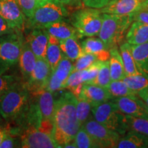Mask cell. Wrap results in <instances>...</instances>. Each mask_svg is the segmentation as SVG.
I'll return each mask as SVG.
<instances>
[{
  "mask_svg": "<svg viewBox=\"0 0 148 148\" xmlns=\"http://www.w3.org/2000/svg\"><path fill=\"white\" fill-rule=\"evenodd\" d=\"M32 97L41 121L40 130L48 132H52V119L54 111L55 100L53 92L43 89L36 93L32 94Z\"/></svg>",
  "mask_w": 148,
  "mask_h": 148,
  "instance_id": "9c48e42d",
  "label": "cell"
},
{
  "mask_svg": "<svg viewBox=\"0 0 148 148\" xmlns=\"http://www.w3.org/2000/svg\"><path fill=\"white\" fill-rule=\"evenodd\" d=\"M21 147V140L20 136L9 134L0 145V148Z\"/></svg>",
  "mask_w": 148,
  "mask_h": 148,
  "instance_id": "74e56055",
  "label": "cell"
},
{
  "mask_svg": "<svg viewBox=\"0 0 148 148\" xmlns=\"http://www.w3.org/2000/svg\"><path fill=\"white\" fill-rule=\"evenodd\" d=\"M101 64V61L97 60L86 69L78 71L79 76L82 83L88 82L93 79L97 75Z\"/></svg>",
  "mask_w": 148,
  "mask_h": 148,
  "instance_id": "e575fe53",
  "label": "cell"
},
{
  "mask_svg": "<svg viewBox=\"0 0 148 148\" xmlns=\"http://www.w3.org/2000/svg\"><path fill=\"white\" fill-rule=\"evenodd\" d=\"M98 60L94 55L88 53H84L75 60L73 64V71H81L91 65L92 63Z\"/></svg>",
  "mask_w": 148,
  "mask_h": 148,
  "instance_id": "d590c367",
  "label": "cell"
},
{
  "mask_svg": "<svg viewBox=\"0 0 148 148\" xmlns=\"http://www.w3.org/2000/svg\"><path fill=\"white\" fill-rule=\"evenodd\" d=\"M77 101L71 91L64 92L55 101L51 134L59 147L73 141L81 127L76 116Z\"/></svg>",
  "mask_w": 148,
  "mask_h": 148,
  "instance_id": "6da1fadb",
  "label": "cell"
},
{
  "mask_svg": "<svg viewBox=\"0 0 148 148\" xmlns=\"http://www.w3.org/2000/svg\"><path fill=\"white\" fill-rule=\"evenodd\" d=\"M37 3H38V5L41 4V3H42L43 2H45V1H47V0H36Z\"/></svg>",
  "mask_w": 148,
  "mask_h": 148,
  "instance_id": "7dc6e473",
  "label": "cell"
},
{
  "mask_svg": "<svg viewBox=\"0 0 148 148\" xmlns=\"http://www.w3.org/2000/svg\"><path fill=\"white\" fill-rule=\"evenodd\" d=\"M111 82V77L109 69V61H101V64L96 77L86 84H91L97 86L107 88Z\"/></svg>",
  "mask_w": 148,
  "mask_h": 148,
  "instance_id": "f1b7e54d",
  "label": "cell"
},
{
  "mask_svg": "<svg viewBox=\"0 0 148 148\" xmlns=\"http://www.w3.org/2000/svg\"><path fill=\"white\" fill-rule=\"evenodd\" d=\"M64 5H73L74 3L78 2L77 0H60Z\"/></svg>",
  "mask_w": 148,
  "mask_h": 148,
  "instance_id": "ee69618b",
  "label": "cell"
},
{
  "mask_svg": "<svg viewBox=\"0 0 148 148\" xmlns=\"http://www.w3.org/2000/svg\"><path fill=\"white\" fill-rule=\"evenodd\" d=\"M70 21L77 30L79 37L95 36L100 31L102 13L99 9L87 7L74 12Z\"/></svg>",
  "mask_w": 148,
  "mask_h": 148,
  "instance_id": "52a82bcc",
  "label": "cell"
},
{
  "mask_svg": "<svg viewBox=\"0 0 148 148\" xmlns=\"http://www.w3.org/2000/svg\"><path fill=\"white\" fill-rule=\"evenodd\" d=\"M131 48L138 70L148 79V42L131 45Z\"/></svg>",
  "mask_w": 148,
  "mask_h": 148,
  "instance_id": "484cf974",
  "label": "cell"
},
{
  "mask_svg": "<svg viewBox=\"0 0 148 148\" xmlns=\"http://www.w3.org/2000/svg\"><path fill=\"white\" fill-rule=\"evenodd\" d=\"M110 56L108 61L111 81L121 80L126 76V74L121 53L117 48L110 49Z\"/></svg>",
  "mask_w": 148,
  "mask_h": 148,
  "instance_id": "603a6c76",
  "label": "cell"
},
{
  "mask_svg": "<svg viewBox=\"0 0 148 148\" xmlns=\"http://www.w3.org/2000/svg\"><path fill=\"white\" fill-rule=\"evenodd\" d=\"M3 120H4V119H3L2 116H1V113H0V127H1V126H2V125H3Z\"/></svg>",
  "mask_w": 148,
  "mask_h": 148,
  "instance_id": "bcb514c9",
  "label": "cell"
},
{
  "mask_svg": "<svg viewBox=\"0 0 148 148\" xmlns=\"http://www.w3.org/2000/svg\"><path fill=\"white\" fill-rule=\"evenodd\" d=\"M132 22V14L102 13V23L98 34L99 38L109 49L117 48L123 42Z\"/></svg>",
  "mask_w": 148,
  "mask_h": 148,
  "instance_id": "3957f363",
  "label": "cell"
},
{
  "mask_svg": "<svg viewBox=\"0 0 148 148\" xmlns=\"http://www.w3.org/2000/svg\"><path fill=\"white\" fill-rule=\"evenodd\" d=\"M23 148H58L50 132L36 127H27L20 135Z\"/></svg>",
  "mask_w": 148,
  "mask_h": 148,
  "instance_id": "30bf717a",
  "label": "cell"
},
{
  "mask_svg": "<svg viewBox=\"0 0 148 148\" xmlns=\"http://www.w3.org/2000/svg\"><path fill=\"white\" fill-rule=\"evenodd\" d=\"M26 41L37 58H45L49 34L41 27L29 28Z\"/></svg>",
  "mask_w": 148,
  "mask_h": 148,
  "instance_id": "9a60e30c",
  "label": "cell"
},
{
  "mask_svg": "<svg viewBox=\"0 0 148 148\" xmlns=\"http://www.w3.org/2000/svg\"><path fill=\"white\" fill-rule=\"evenodd\" d=\"M77 36H74L60 40V46L62 53L71 61L77 60L84 53L82 45L77 40Z\"/></svg>",
  "mask_w": 148,
  "mask_h": 148,
  "instance_id": "4316f807",
  "label": "cell"
},
{
  "mask_svg": "<svg viewBox=\"0 0 148 148\" xmlns=\"http://www.w3.org/2000/svg\"><path fill=\"white\" fill-rule=\"evenodd\" d=\"M106 88L112 97V99L125 96L137 95V92L128 88V86L122 79L111 81Z\"/></svg>",
  "mask_w": 148,
  "mask_h": 148,
  "instance_id": "83f0119b",
  "label": "cell"
},
{
  "mask_svg": "<svg viewBox=\"0 0 148 148\" xmlns=\"http://www.w3.org/2000/svg\"><path fill=\"white\" fill-rule=\"evenodd\" d=\"M51 72V66L45 58H37L34 69L25 83L31 94L45 89Z\"/></svg>",
  "mask_w": 148,
  "mask_h": 148,
  "instance_id": "8fae6325",
  "label": "cell"
},
{
  "mask_svg": "<svg viewBox=\"0 0 148 148\" xmlns=\"http://www.w3.org/2000/svg\"><path fill=\"white\" fill-rule=\"evenodd\" d=\"M1 1H2V0H0V11H1Z\"/></svg>",
  "mask_w": 148,
  "mask_h": 148,
  "instance_id": "c3c4849f",
  "label": "cell"
},
{
  "mask_svg": "<svg viewBox=\"0 0 148 148\" xmlns=\"http://www.w3.org/2000/svg\"><path fill=\"white\" fill-rule=\"evenodd\" d=\"M23 42L21 31L0 36V73L8 72L18 64Z\"/></svg>",
  "mask_w": 148,
  "mask_h": 148,
  "instance_id": "8992f818",
  "label": "cell"
},
{
  "mask_svg": "<svg viewBox=\"0 0 148 148\" xmlns=\"http://www.w3.org/2000/svg\"><path fill=\"white\" fill-rule=\"evenodd\" d=\"M128 131L132 130L148 136V118L125 114Z\"/></svg>",
  "mask_w": 148,
  "mask_h": 148,
  "instance_id": "f546056e",
  "label": "cell"
},
{
  "mask_svg": "<svg viewBox=\"0 0 148 148\" xmlns=\"http://www.w3.org/2000/svg\"><path fill=\"white\" fill-rule=\"evenodd\" d=\"M9 134H12L11 132V124L7 123L6 125L3 124L2 126L0 127V145L2 143L3 140L5 139L7 136Z\"/></svg>",
  "mask_w": 148,
  "mask_h": 148,
  "instance_id": "b9f144b4",
  "label": "cell"
},
{
  "mask_svg": "<svg viewBox=\"0 0 148 148\" xmlns=\"http://www.w3.org/2000/svg\"><path fill=\"white\" fill-rule=\"evenodd\" d=\"M64 56L60 46V40L56 37L49 35L45 58L53 71L59 62Z\"/></svg>",
  "mask_w": 148,
  "mask_h": 148,
  "instance_id": "cb8c5ba5",
  "label": "cell"
},
{
  "mask_svg": "<svg viewBox=\"0 0 148 148\" xmlns=\"http://www.w3.org/2000/svg\"><path fill=\"white\" fill-rule=\"evenodd\" d=\"M140 10H148V0H144L140 6Z\"/></svg>",
  "mask_w": 148,
  "mask_h": 148,
  "instance_id": "f6af8a7d",
  "label": "cell"
},
{
  "mask_svg": "<svg viewBox=\"0 0 148 148\" xmlns=\"http://www.w3.org/2000/svg\"><path fill=\"white\" fill-rule=\"evenodd\" d=\"M78 97L86 99L90 103L92 108L112 99L106 88L86 83L83 84L82 90Z\"/></svg>",
  "mask_w": 148,
  "mask_h": 148,
  "instance_id": "e0dca14e",
  "label": "cell"
},
{
  "mask_svg": "<svg viewBox=\"0 0 148 148\" xmlns=\"http://www.w3.org/2000/svg\"><path fill=\"white\" fill-rule=\"evenodd\" d=\"M73 71V64L71 60L64 56L56 69L51 72L45 89L52 92L64 89L66 79Z\"/></svg>",
  "mask_w": 148,
  "mask_h": 148,
  "instance_id": "4fadbf2b",
  "label": "cell"
},
{
  "mask_svg": "<svg viewBox=\"0 0 148 148\" xmlns=\"http://www.w3.org/2000/svg\"><path fill=\"white\" fill-rule=\"evenodd\" d=\"M77 1H80V0H77Z\"/></svg>",
  "mask_w": 148,
  "mask_h": 148,
  "instance_id": "681fc988",
  "label": "cell"
},
{
  "mask_svg": "<svg viewBox=\"0 0 148 148\" xmlns=\"http://www.w3.org/2000/svg\"><path fill=\"white\" fill-rule=\"evenodd\" d=\"M93 138L99 148L116 147L121 135L105 127L94 119H88L82 125Z\"/></svg>",
  "mask_w": 148,
  "mask_h": 148,
  "instance_id": "ba28073f",
  "label": "cell"
},
{
  "mask_svg": "<svg viewBox=\"0 0 148 148\" xmlns=\"http://www.w3.org/2000/svg\"><path fill=\"white\" fill-rule=\"evenodd\" d=\"M8 72L0 73V98L15 85L23 82L19 75Z\"/></svg>",
  "mask_w": 148,
  "mask_h": 148,
  "instance_id": "4dcf8cb0",
  "label": "cell"
},
{
  "mask_svg": "<svg viewBox=\"0 0 148 148\" xmlns=\"http://www.w3.org/2000/svg\"><path fill=\"white\" fill-rule=\"evenodd\" d=\"M119 110L123 114L134 116L148 118L145 103L137 95L125 96L114 99Z\"/></svg>",
  "mask_w": 148,
  "mask_h": 148,
  "instance_id": "5bb4252c",
  "label": "cell"
},
{
  "mask_svg": "<svg viewBox=\"0 0 148 148\" xmlns=\"http://www.w3.org/2000/svg\"><path fill=\"white\" fill-rule=\"evenodd\" d=\"M119 49L126 75H140L141 73L136 66L130 44H129L128 42L121 44Z\"/></svg>",
  "mask_w": 148,
  "mask_h": 148,
  "instance_id": "d4e9b609",
  "label": "cell"
},
{
  "mask_svg": "<svg viewBox=\"0 0 148 148\" xmlns=\"http://www.w3.org/2000/svg\"><path fill=\"white\" fill-rule=\"evenodd\" d=\"M36 60L37 58L31 48L29 47V44L26 40H24L18 62L21 71L22 80L24 83L28 80L36 65Z\"/></svg>",
  "mask_w": 148,
  "mask_h": 148,
  "instance_id": "ac0fdd59",
  "label": "cell"
},
{
  "mask_svg": "<svg viewBox=\"0 0 148 148\" xmlns=\"http://www.w3.org/2000/svg\"><path fill=\"white\" fill-rule=\"evenodd\" d=\"M122 80L125 83L128 88L134 91L138 92L148 86V79L143 75H126Z\"/></svg>",
  "mask_w": 148,
  "mask_h": 148,
  "instance_id": "836d02e7",
  "label": "cell"
},
{
  "mask_svg": "<svg viewBox=\"0 0 148 148\" xmlns=\"http://www.w3.org/2000/svg\"><path fill=\"white\" fill-rule=\"evenodd\" d=\"M83 51L96 56L98 60H108L110 56V49L99 38L88 37L82 42Z\"/></svg>",
  "mask_w": 148,
  "mask_h": 148,
  "instance_id": "d6986e66",
  "label": "cell"
},
{
  "mask_svg": "<svg viewBox=\"0 0 148 148\" xmlns=\"http://www.w3.org/2000/svg\"><path fill=\"white\" fill-rule=\"evenodd\" d=\"M48 34L58 38L59 40L66 39L71 37H79L76 29L64 20H61L49 24L44 27Z\"/></svg>",
  "mask_w": 148,
  "mask_h": 148,
  "instance_id": "44dd1931",
  "label": "cell"
},
{
  "mask_svg": "<svg viewBox=\"0 0 148 148\" xmlns=\"http://www.w3.org/2000/svg\"><path fill=\"white\" fill-rule=\"evenodd\" d=\"M0 14L8 22L11 28L23 32L26 17L16 0H2Z\"/></svg>",
  "mask_w": 148,
  "mask_h": 148,
  "instance_id": "7c38bea8",
  "label": "cell"
},
{
  "mask_svg": "<svg viewBox=\"0 0 148 148\" xmlns=\"http://www.w3.org/2000/svg\"><path fill=\"white\" fill-rule=\"evenodd\" d=\"M144 0H114L99 9L101 13L125 15L132 14L140 10Z\"/></svg>",
  "mask_w": 148,
  "mask_h": 148,
  "instance_id": "2e32d148",
  "label": "cell"
},
{
  "mask_svg": "<svg viewBox=\"0 0 148 148\" xmlns=\"http://www.w3.org/2000/svg\"><path fill=\"white\" fill-rule=\"evenodd\" d=\"M21 7L25 17L30 18L34 13L35 9L38 6L36 0H16Z\"/></svg>",
  "mask_w": 148,
  "mask_h": 148,
  "instance_id": "8d00e7d4",
  "label": "cell"
},
{
  "mask_svg": "<svg viewBox=\"0 0 148 148\" xmlns=\"http://www.w3.org/2000/svg\"><path fill=\"white\" fill-rule=\"evenodd\" d=\"M94 119L105 127L118 132L121 136L128 131L126 116L114 101H107L91 108Z\"/></svg>",
  "mask_w": 148,
  "mask_h": 148,
  "instance_id": "5b68a950",
  "label": "cell"
},
{
  "mask_svg": "<svg viewBox=\"0 0 148 148\" xmlns=\"http://www.w3.org/2000/svg\"><path fill=\"white\" fill-rule=\"evenodd\" d=\"M76 116L79 125L82 126L88 119L91 112V106L86 99L82 97H77Z\"/></svg>",
  "mask_w": 148,
  "mask_h": 148,
  "instance_id": "1f68e13d",
  "label": "cell"
},
{
  "mask_svg": "<svg viewBox=\"0 0 148 148\" xmlns=\"http://www.w3.org/2000/svg\"><path fill=\"white\" fill-rule=\"evenodd\" d=\"M68 14L67 9L60 0H47L36 7L26 23L29 28H44L54 22L64 20Z\"/></svg>",
  "mask_w": 148,
  "mask_h": 148,
  "instance_id": "277c9868",
  "label": "cell"
},
{
  "mask_svg": "<svg viewBox=\"0 0 148 148\" xmlns=\"http://www.w3.org/2000/svg\"><path fill=\"white\" fill-rule=\"evenodd\" d=\"M73 142L77 148H98L95 140L83 126L79 129Z\"/></svg>",
  "mask_w": 148,
  "mask_h": 148,
  "instance_id": "d6a6232c",
  "label": "cell"
},
{
  "mask_svg": "<svg viewBox=\"0 0 148 148\" xmlns=\"http://www.w3.org/2000/svg\"><path fill=\"white\" fill-rule=\"evenodd\" d=\"M114 0H82L83 3L86 7L101 9L106 6Z\"/></svg>",
  "mask_w": 148,
  "mask_h": 148,
  "instance_id": "f35d334b",
  "label": "cell"
},
{
  "mask_svg": "<svg viewBox=\"0 0 148 148\" xmlns=\"http://www.w3.org/2000/svg\"><path fill=\"white\" fill-rule=\"evenodd\" d=\"M13 32H15L13 29L11 28L10 25H8V22L0 14V36L3 35L10 34Z\"/></svg>",
  "mask_w": 148,
  "mask_h": 148,
  "instance_id": "60d3db41",
  "label": "cell"
},
{
  "mask_svg": "<svg viewBox=\"0 0 148 148\" xmlns=\"http://www.w3.org/2000/svg\"><path fill=\"white\" fill-rule=\"evenodd\" d=\"M133 21H137L148 25V10H139L132 14Z\"/></svg>",
  "mask_w": 148,
  "mask_h": 148,
  "instance_id": "ab89813d",
  "label": "cell"
},
{
  "mask_svg": "<svg viewBox=\"0 0 148 148\" xmlns=\"http://www.w3.org/2000/svg\"><path fill=\"white\" fill-rule=\"evenodd\" d=\"M137 95L143 101V102L145 103L146 109L148 112V86L143 89L139 90L138 92Z\"/></svg>",
  "mask_w": 148,
  "mask_h": 148,
  "instance_id": "7bdbcfd3",
  "label": "cell"
},
{
  "mask_svg": "<svg viewBox=\"0 0 148 148\" xmlns=\"http://www.w3.org/2000/svg\"><path fill=\"white\" fill-rule=\"evenodd\" d=\"M116 147L146 148L148 147V136L140 133L129 130L121 136Z\"/></svg>",
  "mask_w": 148,
  "mask_h": 148,
  "instance_id": "7402d4cb",
  "label": "cell"
},
{
  "mask_svg": "<svg viewBox=\"0 0 148 148\" xmlns=\"http://www.w3.org/2000/svg\"><path fill=\"white\" fill-rule=\"evenodd\" d=\"M125 39L130 45H140L148 42V25L134 21L127 30Z\"/></svg>",
  "mask_w": 148,
  "mask_h": 148,
  "instance_id": "ffe728a7",
  "label": "cell"
},
{
  "mask_svg": "<svg viewBox=\"0 0 148 148\" xmlns=\"http://www.w3.org/2000/svg\"><path fill=\"white\" fill-rule=\"evenodd\" d=\"M32 94L23 82L18 83L0 98V113L6 123L22 132L30 106Z\"/></svg>",
  "mask_w": 148,
  "mask_h": 148,
  "instance_id": "7a4b0ae2",
  "label": "cell"
}]
</instances>
